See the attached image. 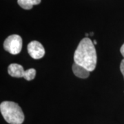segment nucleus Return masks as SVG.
I'll use <instances>...</instances> for the list:
<instances>
[{
  "instance_id": "obj_1",
  "label": "nucleus",
  "mask_w": 124,
  "mask_h": 124,
  "mask_svg": "<svg viewBox=\"0 0 124 124\" xmlns=\"http://www.w3.org/2000/svg\"><path fill=\"white\" fill-rule=\"evenodd\" d=\"M97 53L93 41L85 37L80 41L74 54L75 63L92 72L97 65Z\"/></svg>"
},
{
  "instance_id": "obj_2",
  "label": "nucleus",
  "mask_w": 124,
  "mask_h": 124,
  "mask_svg": "<svg viewBox=\"0 0 124 124\" xmlns=\"http://www.w3.org/2000/svg\"><path fill=\"white\" fill-rule=\"evenodd\" d=\"M0 111L5 121L10 124H22L24 114L21 107L13 101H3L0 104Z\"/></svg>"
},
{
  "instance_id": "obj_3",
  "label": "nucleus",
  "mask_w": 124,
  "mask_h": 124,
  "mask_svg": "<svg viewBox=\"0 0 124 124\" xmlns=\"http://www.w3.org/2000/svg\"><path fill=\"white\" fill-rule=\"evenodd\" d=\"M8 72L13 77L21 78L23 77L27 81H31L35 79L36 76V70L34 68H30L24 70L22 66L17 63H12L8 66Z\"/></svg>"
},
{
  "instance_id": "obj_4",
  "label": "nucleus",
  "mask_w": 124,
  "mask_h": 124,
  "mask_svg": "<svg viewBox=\"0 0 124 124\" xmlns=\"http://www.w3.org/2000/svg\"><path fill=\"white\" fill-rule=\"evenodd\" d=\"M4 48L12 54H17L22 48V39L19 35H12L8 37L4 43Z\"/></svg>"
},
{
  "instance_id": "obj_5",
  "label": "nucleus",
  "mask_w": 124,
  "mask_h": 124,
  "mask_svg": "<svg viewBox=\"0 0 124 124\" xmlns=\"http://www.w3.org/2000/svg\"><path fill=\"white\" fill-rule=\"evenodd\" d=\"M28 52L34 59H39L44 56L45 49L42 44L37 41H32L28 45Z\"/></svg>"
},
{
  "instance_id": "obj_6",
  "label": "nucleus",
  "mask_w": 124,
  "mask_h": 124,
  "mask_svg": "<svg viewBox=\"0 0 124 124\" xmlns=\"http://www.w3.org/2000/svg\"><path fill=\"white\" fill-rule=\"evenodd\" d=\"M72 71L75 75L81 79H86L90 75V71L88 70L84 67L74 63L72 65Z\"/></svg>"
},
{
  "instance_id": "obj_7",
  "label": "nucleus",
  "mask_w": 124,
  "mask_h": 124,
  "mask_svg": "<svg viewBox=\"0 0 124 124\" xmlns=\"http://www.w3.org/2000/svg\"><path fill=\"white\" fill-rule=\"evenodd\" d=\"M41 0H17L18 4L25 10H30L34 5L39 4Z\"/></svg>"
},
{
  "instance_id": "obj_8",
  "label": "nucleus",
  "mask_w": 124,
  "mask_h": 124,
  "mask_svg": "<svg viewBox=\"0 0 124 124\" xmlns=\"http://www.w3.org/2000/svg\"><path fill=\"white\" fill-rule=\"evenodd\" d=\"M120 70H121V72L122 73V75L124 76V59L121 61V64H120Z\"/></svg>"
},
{
  "instance_id": "obj_9",
  "label": "nucleus",
  "mask_w": 124,
  "mask_h": 124,
  "mask_svg": "<svg viewBox=\"0 0 124 124\" xmlns=\"http://www.w3.org/2000/svg\"><path fill=\"white\" fill-rule=\"evenodd\" d=\"M120 52H121V54H122V56H123L124 58V44L122 45V46L121 47V49H120Z\"/></svg>"
},
{
  "instance_id": "obj_10",
  "label": "nucleus",
  "mask_w": 124,
  "mask_h": 124,
  "mask_svg": "<svg viewBox=\"0 0 124 124\" xmlns=\"http://www.w3.org/2000/svg\"><path fill=\"white\" fill-rule=\"evenodd\" d=\"M93 42V44H94V45H96L97 44V41H96V40H94Z\"/></svg>"
},
{
  "instance_id": "obj_11",
  "label": "nucleus",
  "mask_w": 124,
  "mask_h": 124,
  "mask_svg": "<svg viewBox=\"0 0 124 124\" xmlns=\"http://www.w3.org/2000/svg\"><path fill=\"white\" fill-rule=\"evenodd\" d=\"M89 35H90V36H93V35H94V33H93V32H90V33Z\"/></svg>"
}]
</instances>
